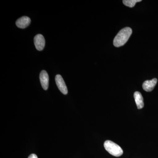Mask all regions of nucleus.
I'll use <instances>...</instances> for the list:
<instances>
[{
  "label": "nucleus",
  "instance_id": "f257e3e1",
  "mask_svg": "<svg viewBox=\"0 0 158 158\" xmlns=\"http://www.w3.org/2000/svg\"><path fill=\"white\" fill-rule=\"evenodd\" d=\"M132 33V30L130 27L122 29L116 35L113 40V45L116 47H119L124 45L128 41Z\"/></svg>",
  "mask_w": 158,
  "mask_h": 158
},
{
  "label": "nucleus",
  "instance_id": "f03ea898",
  "mask_svg": "<svg viewBox=\"0 0 158 158\" xmlns=\"http://www.w3.org/2000/svg\"><path fill=\"white\" fill-rule=\"evenodd\" d=\"M104 146L106 150L114 156L119 157L123 154V151L121 148L113 141L110 140L106 141L104 142Z\"/></svg>",
  "mask_w": 158,
  "mask_h": 158
},
{
  "label": "nucleus",
  "instance_id": "7ed1b4c3",
  "mask_svg": "<svg viewBox=\"0 0 158 158\" xmlns=\"http://www.w3.org/2000/svg\"><path fill=\"white\" fill-rule=\"evenodd\" d=\"M55 80L57 87L60 91L63 94L65 95L67 94L68 93V89L62 77L60 75H57L55 78Z\"/></svg>",
  "mask_w": 158,
  "mask_h": 158
},
{
  "label": "nucleus",
  "instance_id": "20e7f679",
  "mask_svg": "<svg viewBox=\"0 0 158 158\" xmlns=\"http://www.w3.org/2000/svg\"><path fill=\"white\" fill-rule=\"evenodd\" d=\"M34 44L37 50L42 51L45 46V39L41 34H39L36 35L34 38Z\"/></svg>",
  "mask_w": 158,
  "mask_h": 158
},
{
  "label": "nucleus",
  "instance_id": "39448f33",
  "mask_svg": "<svg viewBox=\"0 0 158 158\" xmlns=\"http://www.w3.org/2000/svg\"><path fill=\"white\" fill-rule=\"evenodd\" d=\"M40 80L43 88L47 90L48 88L49 77L48 74L45 70L41 71L40 74Z\"/></svg>",
  "mask_w": 158,
  "mask_h": 158
},
{
  "label": "nucleus",
  "instance_id": "423d86ee",
  "mask_svg": "<svg viewBox=\"0 0 158 158\" xmlns=\"http://www.w3.org/2000/svg\"><path fill=\"white\" fill-rule=\"evenodd\" d=\"M31 19L28 16H23L16 21V25L18 27L21 29H25L30 25Z\"/></svg>",
  "mask_w": 158,
  "mask_h": 158
},
{
  "label": "nucleus",
  "instance_id": "0eeeda50",
  "mask_svg": "<svg viewBox=\"0 0 158 158\" xmlns=\"http://www.w3.org/2000/svg\"><path fill=\"white\" fill-rule=\"evenodd\" d=\"M157 79H153L151 80H147L143 83L142 88L145 91L147 92L152 91L156 85Z\"/></svg>",
  "mask_w": 158,
  "mask_h": 158
},
{
  "label": "nucleus",
  "instance_id": "6e6552de",
  "mask_svg": "<svg viewBox=\"0 0 158 158\" xmlns=\"http://www.w3.org/2000/svg\"><path fill=\"white\" fill-rule=\"evenodd\" d=\"M134 98L138 109H141L144 106L143 98L141 93L138 91L135 92L134 94Z\"/></svg>",
  "mask_w": 158,
  "mask_h": 158
},
{
  "label": "nucleus",
  "instance_id": "1a4fd4ad",
  "mask_svg": "<svg viewBox=\"0 0 158 158\" xmlns=\"http://www.w3.org/2000/svg\"><path fill=\"white\" fill-rule=\"evenodd\" d=\"M141 2V0H123V1L125 6L130 8H133L136 5V3Z\"/></svg>",
  "mask_w": 158,
  "mask_h": 158
},
{
  "label": "nucleus",
  "instance_id": "9d476101",
  "mask_svg": "<svg viewBox=\"0 0 158 158\" xmlns=\"http://www.w3.org/2000/svg\"><path fill=\"white\" fill-rule=\"evenodd\" d=\"M28 158H38V157L35 154H32L29 156Z\"/></svg>",
  "mask_w": 158,
  "mask_h": 158
}]
</instances>
